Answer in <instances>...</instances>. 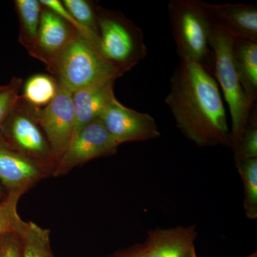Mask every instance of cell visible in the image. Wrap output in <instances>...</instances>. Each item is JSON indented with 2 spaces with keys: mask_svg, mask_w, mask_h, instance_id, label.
I'll return each instance as SVG.
<instances>
[{
  "mask_svg": "<svg viewBox=\"0 0 257 257\" xmlns=\"http://www.w3.org/2000/svg\"><path fill=\"white\" fill-rule=\"evenodd\" d=\"M165 103L177 127L197 146H231L219 86L214 76L200 64L179 61Z\"/></svg>",
  "mask_w": 257,
  "mask_h": 257,
  "instance_id": "1",
  "label": "cell"
},
{
  "mask_svg": "<svg viewBox=\"0 0 257 257\" xmlns=\"http://www.w3.org/2000/svg\"><path fill=\"white\" fill-rule=\"evenodd\" d=\"M168 14L180 60L200 64L213 75L210 35L214 20L206 2L171 0Z\"/></svg>",
  "mask_w": 257,
  "mask_h": 257,
  "instance_id": "2",
  "label": "cell"
},
{
  "mask_svg": "<svg viewBox=\"0 0 257 257\" xmlns=\"http://www.w3.org/2000/svg\"><path fill=\"white\" fill-rule=\"evenodd\" d=\"M234 37L214 22L211 28L210 46L213 53V76L219 83L231 118V147L234 150L248 124L254 104L243 92L232 59Z\"/></svg>",
  "mask_w": 257,
  "mask_h": 257,
  "instance_id": "3",
  "label": "cell"
},
{
  "mask_svg": "<svg viewBox=\"0 0 257 257\" xmlns=\"http://www.w3.org/2000/svg\"><path fill=\"white\" fill-rule=\"evenodd\" d=\"M51 74L59 85L72 93L123 75L76 30Z\"/></svg>",
  "mask_w": 257,
  "mask_h": 257,
  "instance_id": "4",
  "label": "cell"
},
{
  "mask_svg": "<svg viewBox=\"0 0 257 257\" xmlns=\"http://www.w3.org/2000/svg\"><path fill=\"white\" fill-rule=\"evenodd\" d=\"M101 55L123 74L145 58L143 30L119 11L96 6Z\"/></svg>",
  "mask_w": 257,
  "mask_h": 257,
  "instance_id": "5",
  "label": "cell"
},
{
  "mask_svg": "<svg viewBox=\"0 0 257 257\" xmlns=\"http://www.w3.org/2000/svg\"><path fill=\"white\" fill-rule=\"evenodd\" d=\"M37 109L20 96L13 112L0 128V140L52 176L57 163L37 119Z\"/></svg>",
  "mask_w": 257,
  "mask_h": 257,
  "instance_id": "6",
  "label": "cell"
},
{
  "mask_svg": "<svg viewBox=\"0 0 257 257\" xmlns=\"http://www.w3.org/2000/svg\"><path fill=\"white\" fill-rule=\"evenodd\" d=\"M119 145L114 141L101 118L94 120L81 130L57 163L53 177L67 175L75 167L99 157L111 156Z\"/></svg>",
  "mask_w": 257,
  "mask_h": 257,
  "instance_id": "7",
  "label": "cell"
},
{
  "mask_svg": "<svg viewBox=\"0 0 257 257\" xmlns=\"http://www.w3.org/2000/svg\"><path fill=\"white\" fill-rule=\"evenodd\" d=\"M37 113L39 123L58 163L73 135L75 120L73 93L58 84L55 98L45 107L38 108Z\"/></svg>",
  "mask_w": 257,
  "mask_h": 257,
  "instance_id": "8",
  "label": "cell"
},
{
  "mask_svg": "<svg viewBox=\"0 0 257 257\" xmlns=\"http://www.w3.org/2000/svg\"><path fill=\"white\" fill-rule=\"evenodd\" d=\"M101 119L111 138L119 145L148 141L160 136L156 121L151 115L126 107L116 96L106 106Z\"/></svg>",
  "mask_w": 257,
  "mask_h": 257,
  "instance_id": "9",
  "label": "cell"
},
{
  "mask_svg": "<svg viewBox=\"0 0 257 257\" xmlns=\"http://www.w3.org/2000/svg\"><path fill=\"white\" fill-rule=\"evenodd\" d=\"M40 166L0 140V184L7 194L23 196L42 179L49 177Z\"/></svg>",
  "mask_w": 257,
  "mask_h": 257,
  "instance_id": "10",
  "label": "cell"
},
{
  "mask_svg": "<svg viewBox=\"0 0 257 257\" xmlns=\"http://www.w3.org/2000/svg\"><path fill=\"white\" fill-rule=\"evenodd\" d=\"M74 31L62 17L42 6L35 58L43 62L51 74Z\"/></svg>",
  "mask_w": 257,
  "mask_h": 257,
  "instance_id": "11",
  "label": "cell"
},
{
  "mask_svg": "<svg viewBox=\"0 0 257 257\" xmlns=\"http://www.w3.org/2000/svg\"><path fill=\"white\" fill-rule=\"evenodd\" d=\"M197 236V226L192 225L150 230L144 242L147 257H184Z\"/></svg>",
  "mask_w": 257,
  "mask_h": 257,
  "instance_id": "12",
  "label": "cell"
},
{
  "mask_svg": "<svg viewBox=\"0 0 257 257\" xmlns=\"http://www.w3.org/2000/svg\"><path fill=\"white\" fill-rule=\"evenodd\" d=\"M214 22L234 39L257 42V7L253 4L206 3Z\"/></svg>",
  "mask_w": 257,
  "mask_h": 257,
  "instance_id": "13",
  "label": "cell"
},
{
  "mask_svg": "<svg viewBox=\"0 0 257 257\" xmlns=\"http://www.w3.org/2000/svg\"><path fill=\"white\" fill-rule=\"evenodd\" d=\"M115 81L94 84L73 93L75 120L72 140L84 126L101 118L106 106L115 96Z\"/></svg>",
  "mask_w": 257,
  "mask_h": 257,
  "instance_id": "14",
  "label": "cell"
},
{
  "mask_svg": "<svg viewBox=\"0 0 257 257\" xmlns=\"http://www.w3.org/2000/svg\"><path fill=\"white\" fill-rule=\"evenodd\" d=\"M232 59L243 92L250 101L255 104L257 99V42L234 39Z\"/></svg>",
  "mask_w": 257,
  "mask_h": 257,
  "instance_id": "15",
  "label": "cell"
},
{
  "mask_svg": "<svg viewBox=\"0 0 257 257\" xmlns=\"http://www.w3.org/2000/svg\"><path fill=\"white\" fill-rule=\"evenodd\" d=\"M20 24L19 42L35 58L42 5L37 0H15Z\"/></svg>",
  "mask_w": 257,
  "mask_h": 257,
  "instance_id": "16",
  "label": "cell"
},
{
  "mask_svg": "<svg viewBox=\"0 0 257 257\" xmlns=\"http://www.w3.org/2000/svg\"><path fill=\"white\" fill-rule=\"evenodd\" d=\"M58 83L55 77L46 74L32 76L25 82L21 97L37 108L47 106L55 98Z\"/></svg>",
  "mask_w": 257,
  "mask_h": 257,
  "instance_id": "17",
  "label": "cell"
},
{
  "mask_svg": "<svg viewBox=\"0 0 257 257\" xmlns=\"http://www.w3.org/2000/svg\"><path fill=\"white\" fill-rule=\"evenodd\" d=\"M50 231L32 221L26 222L20 234L23 257H55L50 245Z\"/></svg>",
  "mask_w": 257,
  "mask_h": 257,
  "instance_id": "18",
  "label": "cell"
},
{
  "mask_svg": "<svg viewBox=\"0 0 257 257\" xmlns=\"http://www.w3.org/2000/svg\"><path fill=\"white\" fill-rule=\"evenodd\" d=\"M235 162L242 180L245 214L248 219L255 220L257 218V158Z\"/></svg>",
  "mask_w": 257,
  "mask_h": 257,
  "instance_id": "19",
  "label": "cell"
},
{
  "mask_svg": "<svg viewBox=\"0 0 257 257\" xmlns=\"http://www.w3.org/2000/svg\"><path fill=\"white\" fill-rule=\"evenodd\" d=\"M21 196L7 194L6 197L0 201V236L3 235L21 234L26 222L19 216L18 204Z\"/></svg>",
  "mask_w": 257,
  "mask_h": 257,
  "instance_id": "20",
  "label": "cell"
},
{
  "mask_svg": "<svg viewBox=\"0 0 257 257\" xmlns=\"http://www.w3.org/2000/svg\"><path fill=\"white\" fill-rule=\"evenodd\" d=\"M62 3L81 25L99 35L96 15L98 4L87 0H63Z\"/></svg>",
  "mask_w": 257,
  "mask_h": 257,
  "instance_id": "21",
  "label": "cell"
},
{
  "mask_svg": "<svg viewBox=\"0 0 257 257\" xmlns=\"http://www.w3.org/2000/svg\"><path fill=\"white\" fill-rule=\"evenodd\" d=\"M235 161L257 158V115L253 108L248 124L240 138L239 143L233 150Z\"/></svg>",
  "mask_w": 257,
  "mask_h": 257,
  "instance_id": "22",
  "label": "cell"
},
{
  "mask_svg": "<svg viewBox=\"0 0 257 257\" xmlns=\"http://www.w3.org/2000/svg\"><path fill=\"white\" fill-rule=\"evenodd\" d=\"M40 3H41L42 6L49 8V9L52 10L57 15L62 17L72 27L74 30L78 32L79 35H82L85 40H87L91 45L95 47L96 50L99 51L101 53L100 39H99V35H96L94 32L87 30V29L84 28L82 25H81L72 16V15L66 10L62 3V1H58V0H40Z\"/></svg>",
  "mask_w": 257,
  "mask_h": 257,
  "instance_id": "23",
  "label": "cell"
},
{
  "mask_svg": "<svg viewBox=\"0 0 257 257\" xmlns=\"http://www.w3.org/2000/svg\"><path fill=\"white\" fill-rule=\"evenodd\" d=\"M23 79L13 77L4 90L0 92V128L13 112L20 99Z\"/></svg>",
  "mask_w": 257,
  "mask_h": 257,
  "instance_id": "24",
  "label": "cell"
},
{
  "mask_svg": "<svg viewBox=\"0 0 257 257\" xmlns=\"http://www.w3.org/2000/svg\"><path fill=\"white\" fill-rule=\"evenodd\" d=\"M0 257H23L21 236L16 233L0 236Z\"/></svg>",
  "mask_w": 257,
  "mask_h": 257,
  "instance_id": "25",
  "label": "cell"
},
{
  "mask_svg": "<svg viewBox=\"0 0 257 257\" xmlns=\"http://www.w3.org/2000/svg\"><path fill=\"white\" fill-rule=\"evenodd\" d=\"M109 257H147L146 248L143 243H136L130 247L120 249Z\"/></svg>",
  "mask_w": 257,
  "mask_h": 257,
  "instance_id": "26",
  "label": "cell"
},
{
  "mask_svg": "<svg viewBox=\"0 0 257 257\" xmlns=\"http://www.w3.org/2000/svg\"><path fill=\"white\" fill-rule=\"evenodd\" d=\"M184 257H198L197 253H196L195 247H194V246H192V247L189 250L188 252L187 253V254H186Z\"/></svg>",
  "mask_w": 257,
  "mask_h": 257,
  "instance_id": "27",
  "label": "cell"
},
{
  "mask_svg": "<svg viewBox=\"0 0 257 257\" xmlns=\"http://www.w3.org/2000/svg\"><path fill=\"white\" fill-rule=\"evenodd\" d=\"M7 194H5L4 192H3V189H2L1 184H0V201L4 199L5 197H6Z\"/></svg>",
  "mask_w": 257,
  "mask_h": 257,
  "instance_id": "28",
  "label": "cell"
},
{
  "mask_svg": "<svg viewBox=\"0 0 257 257\" xmlns=\"http://www.w3.org/2000/svg\"><path fill=\"white\" fill-rule=\"evenodd\" d=\"M246 257H257V253L256 252L253 253L252 254L248 255V256H246Z\"/></svg>",
  "mask_w": 257,
  "mask_h": 257,
  "instance_id": "29",
  "label": "cell"
},
{
  "mask_svg": "<svg viewBox=\"0 0 257 257\" xmlns=\"http://www.w3.org/2000/svg\"><path fill=\"white\" fill-rule=\"evenodd\" d=\"M5 88H6V85H5V86H0V92H1L2 91L4 90Z\"/></svg>",
  "mask_w": 257,
  "mask_h": 257,
  "instance_id": "30",
  "label": "cell"
},
{
  "mask_svg": "<svg viewBox=\"0 0 257 257\" xmlns=\"http://www.w3.org/2000/svg\"></svg>",
  "mask_w": 257,
  "mask_h": 257,
  "instance_id": "31",
  "label": "cell"
}]
</instances>
